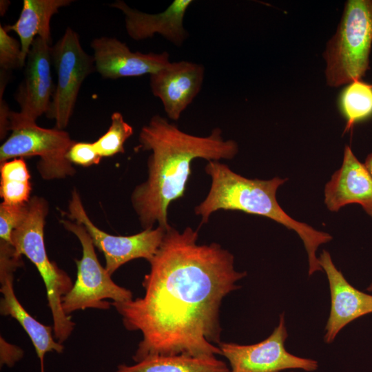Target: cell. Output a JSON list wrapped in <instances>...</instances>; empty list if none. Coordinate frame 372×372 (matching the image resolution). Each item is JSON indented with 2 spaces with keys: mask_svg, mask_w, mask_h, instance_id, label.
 Listing matches in <instances>:
<instances>
[{
  "mask_svg": "<svg viewBox=\"0 0 372 372\" xmlns=\"http://www.w3.org/2000/svg\"><path fill=\"white\" fill-rule=\"evenodd\" d=\"M198 229L166 230L149 261L143 297L112 305L124 327L140 331L135 362L154 355H221L220 309L225 297L247 276L234 257L216 242L198 243Z\"/></svg>",
  "mask_w": 372,
  "mask_h": 372,
  "instance_id": "obj_1",
  "label": "cell"
},
{
  "mask_svg": "<svg viewBox=\"0 0 372 372\" xmlns=\"http://www.w3.org/2000/svg\"><path fill=\"white\" fill-rule=\"evenodd\" d=\"M137 149L150 151L147 180L136 186L131 203L143 229L158 223L165 229L171 227L167 210L172 202L185 195L192 163L196 158L209 161L230 160L238 147L235 141L225 140L220 128L207 136L187 134L158 115H154L143 126Z\"/></svg>",
  "mask_w": 372,
  "mask_h": 372,
  "instance_id": "obj_2",
  "label": "cell"
},
{
  "mask_svg": "<svg viewBox=\"0 0 372 372\" xmlns=\"http://www.w3.org/2000/svg\"><path fill=\"white\" fill-rule=\"evenodd\" d=\"M205 170L211 177V183L205 200L194 209L195 214L201 216L200 225L207 223L210 215L220 209L268 218L299 236L308 256L309 276L322 271L316 251L321 245L330 242L332 236L293 219L282 209L276 199V192L286 178H247L216 161H208Z\"/></svg>",
  "mask_w": 372,
  "mask_h": 372,
  "instance_id": "obj_3",
  "label": "cell"
},
{
  "mask_svg": "<svg viewBox=\"0 0 372 372\" xmlns=\"http://www.w3.org/2000/svg\"><path fill=\"white\" fill-rule=\"evenodd\" d=\"M48 203L43 197L33 196L28 202V211L12 233V242L17 252L26 256L36 267L46 289L55 340L63 343L74 327L71 316L62 308V298L73 287L71 278L50 260L44 242V226L48 214Z\"/></svg>",
  "mask_w": 372,
  "mask_h": 372,
  "instance_id": "obj_4",
  "label": "cell"
},
{
  "mask_svg": "<svg viewBox=\"0 0 372 372\" xmlns=\"http://www.w3.org/2000/svg\"><path fill=\"white\" fill-rule=\"evenodd\" d=\"M372 47V0H349L335 35L324 53L329 86L360 80L369 69Z\"/></svg>",
  "mask_w": 372,
  "mask_h": 372,
  "instance_id": "obj_5",
  "label": "cell"
},
{
  "mask_svg": "<svg viewBox=\"0 0 372 372\" xmlns=\"http://www.w3.org/2000/svg\"><path fill=\"white\" fill-rule=\"evenodd\" d=\"M11 134L0 147V163L17 158L37 156V169L46 180L63 179L75 174L67 153L75 141L66 131L39 127L35 121L10 112Z\"/></svg>",
  "mask_w": 372,
  "mask_h": 372,
  "instance_id": "obj_6",
  "label": "cell"
},
{
  "mask_svg": "<svg viewBox=\"0 0 372 372\" xmlns=\"http://www.w3.org/2000/svg\"><path fill=\"white\" fill-rule=\"evenodd\" d=\"M60 223L79 240L83 254L75 260L76 279L70 291L62 298L64 313L70 316L74 311L86 309L106 310L113 302H122L133 299L130 290L116 284L111 275L100 264L92 240L83 226L75 221L61 219Z\"/></svg>",
  "mask_w": 372,
  "mask_h": 372,
  "instance_id": "obj_7",
  "label": "cell"
},
{
  "mask_svg": "<svg viewBox=\"0 0 372 372\" xmlns=\"http://www.w3.org/2000/svg\"><path fill=\"white\" fill-rule=\"evenodd\" d=\"M52 61L57 81L45 115L55 121L56 128L64 130L73 114L83 82L96 71L94 60L82 48L79 34L68 27L52 45Z\"/></svg>",
  "mask_w": 372,
  "mask_h": 372,
  "instance_id": "obj_8",
  "label": "cell"
},
{
  "mask_svg": "<svg viewBox=\"0 0 372 372\" xmlns=\"http://www.w3.org/2000/svg\"><path fill=\"white\" fill-rule=\"evenodd\" d=\"M70 220L83 226L94 247L104 255L105 268L112 276L120 267L137 258L148 262L160 247L166 229L158 226L148 228L131 236L112 235L98 228L90 220L78 191L74 188L69 200L68 212Z\"/></svg>",
  "mask_w": 372,
  "mask_h": 372,
  "instance_id": "obj_9",
  "label": "cell"
},
{
  "mask_svg": "<svg viewBox=\"0 0 372 372\" xmlns=\"http://www.w3.org/2000/svg\"><path fill=\"white\" fill-rule=\"evenodd\" d=\"M288 337L285 314L271 334L254 344H238L221 342L218 347L229 362L230 372H281L298 369L311 372L318 367L312 359L300 358L288 352L285 343Z\"/></svg>",
  "mask_w": 372,
  "mask_h": 372,
  "instance_id": "obj_10",
  "label": "cell"
},
{
  "mask_svg": "<svg viewBox=\"0 0 372 372\" xmlns=\"http://www.w3.org/2000/svg\"><path fill=\"white\" fill-rule=\"evenodd\" d=\"M52 65L51 44L36 37L27 56L23 78L14 94L21 118L36 122L48 112L55 89Z\"/></svg>",
  "mask_w": 372,
  "mask_h": 372,
  "instance_id": "obj_11",
  "label": "cell"
},
{
  "mask_svg": "<svg viewBox=\"0 0 372 372\" xmlns=\"http://www.w3.org/2000/svg\"><path fill=\"white\" fill-rule=\"evenodd\" d=\"M96 71L103 78L116 79L152 74L171 63L169 54L132 52L126 43L108 37L94 39L90 43Z\"/></svg>",
  "mask_w": 372,
  "mask_h": 372,
  "instance_id": "obj_12",
  "label": "cell"
},
{
  "mask_svg": "<svg viewBox=\"0 0 372 372\" xmlns=\"http://www.w3.org/2000/svg\"><path fill=\"white\" fill-rule=\"evenodd\" d=\"M204 76L202 64L188 61L171 62L150 75L151 92L161 100L167 117L178 121L200 92Z\"/></svg>",
  "mask_w": 372,
  "mask_h": 372,
  "instance_id": "obj_13",
  "label": "cell"
},
{
  "mask_svg": "<svg viewBox=\"0 0 372 372\" xmlns=\"http://www.w3.org/2000/svg\"><path fill=\"white\" fill-rule=\"evenodd\" d=\"M318 260L327 274L331 294V309L324 335V341L330 344L346 325L372 313V296L352 286L335 266L327 250L322 251Z\"/></svg>",
  "mask_w": 372,
  "mask_h": 372,
  "instance_id": "obj_14",
  "label": "cell"
},
{
  "mask_svg": "<svg viewBox=\"0 0 372 372\" xmlns=\"http://www.w3.org/2000/svg\"><path fill=\"white\" fill-rule=\"evenodd\" d=\"M192 0H174L163 12L149 14L130 7L118 0L110 6L121 11L128 36L135 41H142L160 34L177 47H181L188 37L184 27V17Z\"/></svg>",
  "mask_w": 372,
  "mask_h": 372,
  "instance_id": "obj_15",
  "label": "cell"
},
{
  "mask_svg": "<svg viewBox=\"0 0 372 372\" xmlns=\"http://www.w3.org/2000/svg\"><path fill=\"white\" fill-rule=\"evenodd\" d=\"M324 204L333 212L349 204H359L372 218V176L349 146L344 150L341 167L324 189Z\"/></svg>",
  "mask_w": 372,
  "mask_h": 372,
  "instance_id": "obj_16",
  "label": "cell"
},
{
  "mask_svg": "<svg viewBox=\"0 0 372 372\" xmlns=\"http://www.w3.org/2000/svg\"><path fill=\"white\" fill-rule=\"evenodd\" d=\"M71 0H23L20 15L4 29L14 32L21 45L22 61L25 64L28 52L36 37L52 43L50 21L61 8L69 6Z\"/></svg>",
  "mask_w": 372,
  "mask_h": 372,
  "instance_id": "obj_17",
  "label": "cell"
},
{
  "mask_svg": "<svg viewBox=\"0 0 372 372\" xmlns=\"http://www.w3.org/2000/svg\"><path fill=\"white\" fill-rule=\"evenodd\" d=\"M2 298L0 302V312L3 316L14 318L23 328L34 347L41 363V371L43 370L45 355L48 352L63 353V345L56 342L53 327L46 326L33 318L21 305L14 291V277L0 280Z\"/></svg>",
  "mask_w": 372,
  "mask_h": 372,
  "instance_id": "obj_18",
  "label": "cell"
},
{
  "mask_svg": "<svg viewBox=\"0 0 372 372\" xmlns=\"http://www.w3.org/2000/svg\"><path fill=\"white\" fill-rule=\"evenodd\" d=\"M116 372H230V369L216 356L176 355L149 356L132 365L121 364Z\"/></svg>",
  "mask_w": 372,
  "mask_h": 372,
  "instance_id": "obj_19",
  "label": "cell"
},
{
  "mask_svg": "<svg viewBox=\"0 0 372 372\" xmlns=\"http://www.w3.org/2000/svg\"><path fill=\"white\" fill-rule=\"evenodd\" d=\"M0 196L8 204L29 201L31 193L30 175L23 158L0 163Z\"/></svg>",
  "mask_w": 372,
  "mask_h": 372,
  "instance_id": "obj_20",
  "label": "cell"
},
{
  "mask_svg": "<svg viewBox=\"0 0 372 372\" xmlns=\"http://www.w3.org/2000/svg\"><path fill=\"white\" fill-rule=\"evenodd\" d=\"M339 107L346 120L344 132L372 116V84L356 80L347 84L339 97Z\"/></svg>",
  "mask_w": 372,
  "mask_h": 372,
  "instance_id": "obj_21",
  "label": "cell"
},
{
  "mask_svg": "<svg viewBox=\"0 0 372 372\" xmlns=\"http://www.w3.org/2000/svg\"><path fill=\"white\" fill-rule=\"evenodd\" d=\"M133 132V127L124 120L121 113L115 112L111 115V124L107 132L93 143L102 158L123 154L124 144Z\"/></svg>",
  "mask_w": 372,
  "mask_h": 372,
  "instance_id": "obj_22",
  "label": "cell"
},
{
  "mask_svg": "<svg viewBox=\"0 0 372 372\" xmlns=\"http://www.w3.org/2000/svg\"><path fill=\"white\" fill-rule=\"evenodd\" d=\"M25 66L21 56L20 41L10 36L8 32L0 25V68L10 72Z\"/></svg>",
  "mask_w": 372,
  "mask_h": 372,
  "instance_id": "obj_23",
  "label": "cell"
},
{
  "mask_svg": "<svg viewBox=\"0 0 372 372\" xmlns=\"http://www.w3.org/2000/svg\"><path fill=\"white\" fill-rule=\"evenodd\" d=\"M28 211V202L23 204H0V240L12 243V233L22 222Z\"/></svg>",
  "mask_w": 372,
  "mask_h": 372,
  "instance_id": "obj_24",
  "label": "cell"
},
{
  "mask_svg": "<svg viewBox=\"0 0 372 372\" xmlns=\"http://www.w3.org/2000/svg\"><path fill=\"white\" fill-rule=\"evenodd\" d=\"M66 156L72 164L83 167L97 165L102 158L93 143L76 141L69 149Z\"/></svg>",
  "mask_w": 372,
  "mask_h": 372,
  "instance_id": "obj_25",
  "label": "cell"
},
{
  "mask_svg": "<svg viewBox=\"0 0 372 372\" xmlns=\"http://www.w3.org/2000/svg\"><path fill=\"white\" fill-rule=\"evenodd\" d=\"M19 255L12 243L0 240V280L14 277V273L23 265Z\"/></svg>",
  "mask_w": 372,
  "mask_h": 372,
  "instance_id": "obj_26",
  "label": "cell"
},
{
  "mask_svg": "<svg viewBox=\"0 0 372 372\" xmlns=\"http://www.w3.org/2000/svg\"><path fill=\"white\" fill-rule=\"evenodd\" d=\"M24 352L19 347L8 342L0 337V364L12 367L23 358Z\"/></svg>",
  "mask_w": 372,
  "mask_h": 372,
  "instance_id": "obj_27",
  "label": "cell"
},
{
  "mask_svg": "<svg viewBox=\"0 0 372 372\" xmlns=\"http://www.w3.org/2000/svg\"><path fill=\"white\" fill-rule=\"evenodd\" d=\"M364 164L372 176V153L366 156Z\"/></svg>",
  "mask_w": 372,
  "mask_h": 372,
  "instance_id": "obj_28",
  "label": "cell"
},
{
  "mask_svg": "<svg viewBox=\"0 0 372 372\" xmlns=\"http://www.w3.org/2000/svg\"><path fill=\"white\" fill-rule=\"evenodd\" d=\"M10 5V1H1L0 3V11H1V16L4 15L6 10L8 8V6Z\"/></svg>",
  "mask_w": 372,
  "mask_h": 372,
  "instance_id": "obj_29",
  "label": "cell"
},
{
  "mask_svg": "<svg viewBox=\"0 0 372 372\" xmlns=\"http://www.w3.org/2000/svg\"><path fill=\"white\" fill-rule=\"evenodd\" d=\"M368 291H372V283L366 288Z\"/></svg>",
  "mask_w": 372,
  "mask_h": 372,
  "instance_id": "obj_30",
  "label": "cell"
}]
</instances>
